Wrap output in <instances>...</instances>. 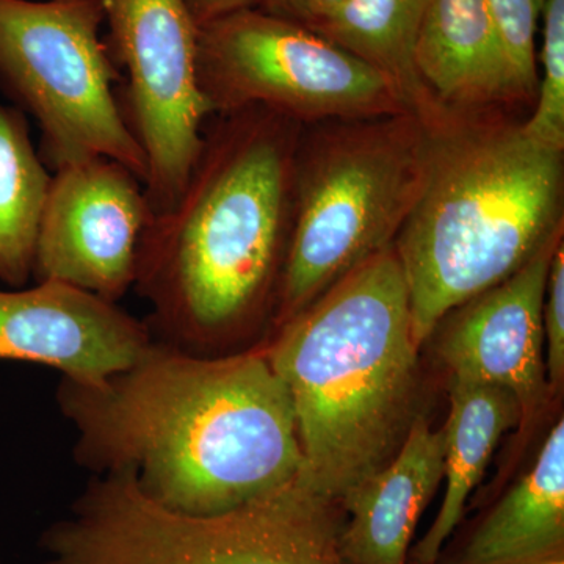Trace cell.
I'll list each match as a JSON object with an SVG mask.
<instances>
[{
    "instance_id": "obj_1",
    "label": "cell",
    "mask_w": 564,
    "mask_h": 564,
    "mask_svg": "<svg viewBox=\"0 0 564 564\" xmlns=\"http://www.w3.org/2000/svg\"><path fill=\"white\" fill-rule=\"evenodd\" d=\"M55 400L77 466L132 470L180 513H223L302 477L291 397L262 347L203 356L154 339L101 384L62 378Z\"/></svg>"
},
{
    "instance_id": "obj_2",
    "label": "cell",
    "mask_w": 564,
    "mask_h": 564,
    "mask_svg": "<svg viewBox=\"0 0 564 564\" xmlns=\"http://www.w3.org/2000/svg\"><path fill=\"white\" fill-rule=\"evenodd\" d=\"M292 121L250 107L223 115L176 203L144 226L133 289L154 339L210 356L248 332L278 288L295 187Z\"/></svg>"
},
{
    "instance_id": "obj_3",
    "label": "cell",
    "mask_w": 564,
    "mask_h": 564,
    "mask_svg": "<svg viewBox=\"0 0 564 564\" xmlns=\"http://www.w3.org/2000/svg\"><path fill=\"white\" fill-rule=\"evenodd\" d=\"M262 348L291 397L300 481L343 500L392 458L411 425L421 347L393 247L334 282Z\"/></svg>"
},
{
    "instance_id": "obj_4",
    "label": "cell",
    "mask_w": 564,
    "mask_h": 564,
    "mask_svg": "<svg viewBox=\"0 0 564 564\" xmlns=\"http://www.w3.org/2000/svg\"><path fill=\"white\" fill-rule=\"evenodd\" d=\"M563 151L522 124L448 113L430 124L425 177L392 245L415 344L510 278L563 226Z\"/></svg>"
},
{
    "instance_id": "obj_5",
    "label": "cell",
    "mask_w": 564,
    "mask_h": 564,
    "mask_svg": "<svg viewBox=\"0 0 564 564\" xmlns=\"http://www.w3.org/2000/svg\"><path fill=\"white\" fill-rule=\"evenodd\" d=\"M333 502L292 484L223 513L170 510L132 470L95 474L41 536L43 564H345Z\"/></svg>"
},
{
    "instance_id": "obj_6",
    "label": "cell",
    "mask_w": 564,
    "mask_h": 564,
    "mask_svg": "<svg viewBox=\"0 0 564 564\" xmlns=\"http://www.w3.org/2000/svg\"><path fill=\"white\" fill-rule=\"evenodd\" d=\"M429 151L430 124L402 113L337 129L295 163L278 326L392 247L421 192Z\"/></svg>"
},
{
    "instance_id": "obj_7",
    "label": "cell",
    "mask_w": 564,
    "mask_h": 564,
    "mask_svg": "<svg viewBox=\"0 0 564 564\" xmlns=\"http://www.w3.org/2000/svg\"><path fill=\"white\" fill-rule=\"evenodd\" d=\"M102 24L101 0H0V87L39 124L54 170L106 158L144 185L147 159L115 96Z\"/></svg>"
},
{
    "instance_id": "obj_8",
    "label": "cell",
    "mask_w": 564,
    "mask_h": 564,
    "mask_svg": "<svg viewBox=\"0 0 564 564\" xmlns=\"http://www.w3.org/2000/svg\"><path fill=\"white\" fill-rule=\"evenodd\" d=\"M198 76L210 113L262 107L291 121L411 113L378 70L256 7L199 25Z\"/></svg>"
},
{
    "instance_id": "obj_9",
    "label": "cell",
    "mask_w": 564,
    "mask_h": 564,
    "mask_svg": "<svg viewBox=\"0 0 564 564\" xmlns=\"http://www.w3.org/2000/svg\"><path fill=\"white\" fill-rule=\"evenodd\" d=\"M113 61L124 68V117L143 150L148 209L176 203L210 115L198 76L199 24L188 0H101Z\"/></svg>"
},
{
    "instance_id": "obj_10",
    "label": "cell",
    "mask_w": 564,
    "mask_h": 564,
    "mask_svg": "<svg viewBox=\"0 0 564 564\" xmlns=\"http://www.w3.org/2000/svg\"><path fill=\"white\" fill-rule=\"evenodd\" d=\"M143 182L121 163L88 159L55 170L36 240V281H58L120 304L133 289L144 226Z\"/></svg>"
},
{
    "instance_id": "obj_11",
    "label": "cell",
    "mask_w": 564,
    "mask_h": 564,
    "mask_svg": "<svg viewBox=\"0 0 564 564\" xmlns=\"http://www.w3.org/2000/svg\"><path fill=\"white\" fill-rule=\"evenodd\" d=\"M152 340L147 322L65 282L0 289V361L39 364L95 386L129 369Z\"/></svg>"
},
{
    "instance_id": "obj_12",
    "label": "cell",
    "mask_w": 564,
    "mask_h": 564,
    "mask_svg": "<svg viewBox=\"0 0 564 564\" xmlns=\"http://www.w3.org/2000/svg\"><path fill=\"white\" fill-rule=\"evenodd\" d=\"M562 240L560 226L518 272L463 304L441 344L452 377L513 392L522 425L536 415L549 391L543 303L552 254Z\"/></svg>"
},
{
    "instance_id": "obj_13",
    "label": "cell",
    "mask_w": 564,
    "mask_h": 564,
    "mask_svg": "<svg viewBox=\"0 0 564 564\" xmlns=\"http://www.w3.org/2000/svg\"><path fill=\"white\" fill-rule=\"evenodd\" d=\"M443 480V430L417 415L392 458L344 497V563L406 564L419 519Z\"/></svg>"
},
{
    "instance_id": "obj_14",
    "label": "cell",
    "mask_w": 564,
    "mask_h": 564,
    "mask_svg": "<svg viewBox=\"0 0 564 564\" xmlns=\"http://www.w3.org/2000/svg\"><path fill=\"white\" fill-rule=\"evenodd\" d=\"M415 66L447 110L524 98L488 0H426Z\"/></svg>"
},
{
    "instance_id": "obj_15",
    "label": "cell",
    "mask_w": 564,
    "mask_h": 564,
    "mask_svg": "<svg viewBox=\"0 0 564 564\" xmlns=\"http://www.w3.org/2000/svg\"><path fill=\"white\" fill-rule=\"evenodd\" d=\"M564 543V422L547 434L534 466L475 532L459 564H543Z\"/></svg>"
},
{
    "instance_id": "obj_16",
    "label": "cell",
    "mask_w": 564,
    "mask_h": 564,
    "mask_svg": "<svg viewBox=\"0 0 564 564\" xmlns=\"http://www.w3.org/2000/svg\"><path fill=\"white\" fill-rule=\"evenodd\" d=\"M521 423L514 393L500 386L452 378L451 414L443 429V505L429 532L415 547V558L434 564L441 549L463 519L467 499L484 478L505 432Z\"/></svg>"
},
{
    "instance_id": "obj_17",
    "label": "cell",
    "mask_w": 564,
    "mask_h": 564,
    "mask_svg": "<svg viewBox=\"0 0 564 564\" xmlns=\"http://www.w3.org/2000/svg\"><path fill=\"white\" fill-rule=\"evenodd\" d=\"M426 0H343L313 29L323 39L378 70L426 124L443 120L415 66V44Z\"/></svg>"
},
{
    "instance_id": "obj_18",
    "label": "cell",
    "mask_w": 564,
    "mask_h": 564,
    "mask_svg": "<svg viewBox=\"0 0 564 564\" xmlns=\"http://www.w3.org/2000/svg\"><path fill=\"white\" fill-rule=\"evenodd\" d=\"M52 174L33 147L21 109L0 106V281L25 288Z\"/></svg>"
},
{
    "instance_id": "obj_19",
    "label": "cell",
    "mask_w": 564,
    "mask_h": 564,
    "mask_svg": "<svg viewBox=\"0 0 564 564\" xmlns=\"http://www.w3.org/2000/svg\"><path fill=\"white\" fill-rule=\"evenodd\" d=\"M541 20L543 82L533 117L522 126L534 140L564 150V0H545Z\"/></svg>"
},
{
    "instance_id": "obj_20",
    "label": "cell",
    "mask_w": 564,
    "mask_h": 564,
    "mask_svg": "<svg viewBox=\"0 0 564 564\" xmlns=\"http://www.w3.org/2000/svg\"><path fill=\"white\" fill-rule=\"evenodd\" d=\"M505 50L524 96L538 87L534 39L545 0H488Z\"/></svg>"
},
{
    "instance_id": "obj_21",
    "label": "cell",
    "mask_w": 564,
    "mask_h": 564,
    "mask_svg": "<svg viewBox=\"0 0 564 564\" xmlns=\"http://www.w3.org/2000/svg\"><path fill=\"white\" fill-rule=\"evenodd\" d=\"M544 367L549 388L564 381V248L556 245L549 267L543 303Z\"/></svg>"
},
{
    "instance_id": "obj_22",
    "label": "cell",
    "mask_w": 564,
    "mask_h": 564,
    "mask_svg": "<svg viewBox=\"0 0 564 564\" xmlns=\"http://www.w3.org/2000/svg\"><path fill=\"white\" fill-rule=\"evenodd\" d=\"M343 0H252V7L313 31Z\"/></svg>"
},
{
    "instance_id": "obj_23",
    "label": "cell",
    "mask_w": 564,
    "mask_h": 564,
    "mask_svg": "<svg viewBox=\"0 0 564 564\" xmlns=\"http://www.w3.org/2000/svg\"><path fill=\"white\" fill-rule=\"evenodd\" d=\"M199 25L217 20L232 11L252 7V0H188Z\"/></svg>"
},
{
    "instance_id": "obj_24",
    "label": "cell",
    "mask_w": 564,
    "mask_h": 564,
    "mask_svg": "<svg viewBox=\"0 0 564 564\" xmlns=\"http://www.w3.org/2000/svg\"><path fill=\"white\" fill-rule=\"evenodd\" d=\"M543 564H563V562H556V560H555V562H547V563H543Z\"/></svg>"
}]
</instances>
